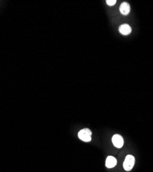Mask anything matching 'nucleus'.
Instances as JSON below:
<instances>
[{"label": "nucleus", "mask_w": 153, "mask_h": 172, "mask_svg": "<svg viewBox=\"0 0 153 172\" xmlns=\"http://www.w3.org/2000/svg\"><path fill=\"white\" fill-rule=\"evenodd\" d=\"M92 132L89 129H83L78 133V137L81 140L84 142H90L91 141Z\"/></svg>", "instance_id": "obj_1"}, {"label": "nucleus", "mask_w": 153, "mask_h": 172, "mask_svg": "<svg viewBox=\"0 0 153 172\" xmlns=\"http://www.w3.org/2000/svg\"><path fill=\"white\" fill-rule=\"evenodd\" d=\"M134 158L132 155H128L124 162V168L126 171H130L134 165Z\"/></svg>", "instance_id": "obj_2"}, {"label": "nucleus", "mask_w": 153, "mask_h": 172, "mask_svg": "<svg viewBox=\"0 0 153 172\" xmlns=\"http://www.w3.org/2000/svg\"><path fill=\"white\" fill-rule=\"evenodd\" d=\"M112 141L113 145L117 148H122L124 145V139H123L122 136L119 135V134H115L112 136Z\"/></svg>", "instance_id": "obj_3"}, {"label": "nucleus", "mask_w": 153, "mask_h": 172, "mask_svg": "<svg viewBox=\"0 0 153 172\" xmlns=\"http://www.w3.org/2000/svg\"><path fill=\"white\" fill-rule=\"evenodd\" d=\"M119 31L120 33L124 34V35H128V34H129L131 32L132 28L128 24H125L120 25L119 28Z\"/></svg>", "instance_id": "obj_4"}, {"label": "nucleus", "mask_w": 153, "mask_h": 172, "mask_svg": "<svg viewBox=\"0 0 153 172\" xmlns=\"http://www.w3.org/2000/svg\"><path fill=\"white\" fill-rule=\"evenodd\" d=\"M119 10L123 15H128L130 11V6L129 4L127 3V2H123L121 6H120Z\"/></svg>", "instance_id": "obj_5"}, {"label": "nucleus", "mask_w": 153, "mask_h": 172, "mask_svg": "<svg viewBox=\"0 0 153 172\" xmlns=\"http://www.w3.org/2000/svg\"><path fill=\"white\" fill-rule=\"evenodd\" d=\"M117 165V160L113 156H108L106 160V166L107 168H112Z\"/></svg>", "instance_id": "obj_6"}, {"label": "nucleus", "mask_w": 153, "mask_h": 172, "mask_svg": "<svg viewBox=\"0 0 153 172\" xmlns=\"http://www.w3.org/2000/svg\"><path fill=\"white\" fill-rule=\"evenodd\" d=\"M116 2H117L116 0H107V1H106V3H107L108 6L115 5V4H116Z\"/></svg>", "instance_id": "obj_7"}]
</instances>
